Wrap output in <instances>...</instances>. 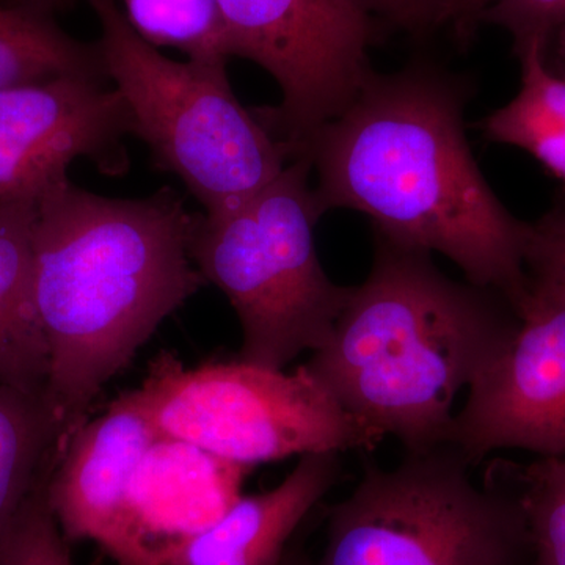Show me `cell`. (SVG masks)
Returning <instances> with one entry per match:
<instances>
[{
  "mask_svg": "<svg viewBox=\"0 0 565 565\" xmlns=\"http://www.w3.org/2000/svg\"><path fill=\"white\" fill-rule=\"evenodd\" d=\"M471 85L429 61L375 73L351 106L292 152L316 174L321 214L352 210L374 233L451 259L463 278L515 308L530 296L531 223L501 203L465 126Z\"/></svg>",
  "mask_w": 565,
  "mask_h": 565,
  "instance_id": "cell-1",
  "label": "cell"
},
{
  "mask_svg": "<svg viewBox=\"0 0 565 565\" xmlns=\"http://www.w3.org/2000/svg\"><path fill=\"white\" fill-rule=\"evenodd\" d=\"M193 221L170 188L110 199L66 181L39 203L33 292L50 345L55 457L88 422L103 386L207 285L189 250Z\"/></svg>",
  "mask_w": 565,
  "mask_h": 565,
  "instance_id": "cell-2",
  "label": "cell"
},
{
  "mask_svg": "<svg viewBox=\"0 0 565 565\" xmlns=\"http://www.w3.org/2000/svg\"><path fill=\"white\" fill-rule=\"evenodd\" d=\"M520 318L497 289L455 280L433 253L374 233L373 263L329 340L303 366L367 429L404 452L449 444L457 396L514 341Z\"/></svg>",
  "mask_w": 565,
  "mask_h": 565,
  "instance_id": "cell-3",
  "label": "cell"
},
{
  "mask_svg": "<svg viewBox=\"0 0 565 565\" xmlns=\"http://www.w3.org/2000/svg\"><path fill=\"white\" fill-rule=\"evenodd\" d=\"M311 174L307 159L294 158L244 202L195 214L191 258L239 319V362L285 370L329 340L348 302L351 286L330 280L319 259Z\"/></svg>",
  "mask_w": 565,
  "mask_h": 565,
  "instance_id": "cell-4",
  "label": "cell"
},
{
  "mask_svg": "<svg viewBox=\"0 0 565 565\" xmlns=\"http://www.w3.org/2000/svg\"><path fill=\"white\" fill-rule=\"evenodd\" d=\"M99 22L107 76L125 102L131 136L204 212L228 210L291 162L288 148L234 95L228 62H177L134 31L117 0H85Z\"/></svg>",
  "mask_w": 565,
  "mask_h": 565,
  "instance_id": "cell-5",
  "label": "cell"
},
{
  "mask_svg": "<svg viewBox=\"0 0 565 565\" xmlns=\"http://www.w3.org/2000/svg\"><path fill=\"white\" fill-rule=\"evenodd\" d=\"M456 446L404 452L363 468L359 484L327 509L313 565H527L533 542L519 493L479 486Z\"/></svg>",
  "mask_w": 565,
  "mask_h": 565,
  "instance_id": "cell-6",
  "label": "cell"
},
{
  "mask_svg": "<svg viewBox=\"0 0 565 565\" xmlns=\"http://www.w3.org/2000/svg\"><path fill=\"white\" fill-rule=\"evenodd\" d=\"M156 433L255 468L292 456L371 452L384 438L308 373L239 362L188 367L163 351L128 392Z\"/></svg>",
  "mask_w": 565,
  "mask_h": 565,
  "instance_id": "cell-7",
  "label": "cell"
},
{
  "mask_svg": "<svg viewBox=\"0 0 565 565\" xmlns=\"http://www.w3.org/2000/svg\"><path fill=\"white\" fill-rule=\"evenodd\" d=\"M228 57L277 81L281 102L256 117L289 154L340 117L373 74L381 24L351 0H215Z\"/></svg>",
  "mask_w": 565,
  "mask_h": 565,
  "instance_id": "cell-8",
  "label": "cell"
},
{
  "mask_svg": "<svg viewBox=\"0 0 565 565\" xmlns=\"http://www.w3.org/2000/svg\"><path fill=\"white\" fill-rule=\"evenodd\" d=\"M128 107L106 81L63 76L0 88V207L39 204L88 159L104 174L128 170Z\"/></svg>",
  "mask_w": 565,
  "mask_h": 565,
  "instance_id": "cell-9",
  "label": "cell"
},
{
  "mask_svg": "<svg viewBox=\"0 0 565 565\" xmlns=\"http://www.w3.org/2000/svg\"><path fill=\"white\" fill-rule=\"evenodd\" d=\"M501 359L468 388L449 445L476 467L503 449L565 457V302L530 291Z\"/></svg>",
  "mask_w": 565,
  "mask_h": 565,
  "instance_id": "cell-10",
  "label": "cell"
},
{
  "mask_svg": "<svg viewBox=\"0 0 565 565\" xmlns=\"http://www.w3.org/2000/svg\"><path fill=\"white\" fill-rule=\"evenodd\" d=\"M158 437L128 392L71 435L55 457L46 487L52 514L70 544L95 542L115 564L140 565L128 489L141 456Z\"/></svg>",
  "mask_w": 565,
  "mask_h": 565,
  "instance_id": "cell-11",
  "label": "cell"
},
{
  "mask_svg": "<svg viewBox=\"0 0 565 565\" xmlns=\"http://www.w3.org/2000/svg\"><path fill=\"white\" fill-rule=\"evenodd\" d=\"M252 467L159 435L128 489V515L140 565H159L174 545L206 530L243 497Z\"/></svg>",
  "mask_w": 565,
  "mask_h": 565,
  "instance_id": "cell-12",
  "label": "cell"
},
{
  "mask_svg": "<svg viewBox=\"0 0 565 565\" xmlns=\"http://www.w3.org/2000/svg\"><path fill=\"white\" fill-rule=\"evenodd\" d=\"M341 475L340 455L302 456L280 484L243 494L217 522L169 550L159 565H278L292 535Z\"/></svg>",
  "mask_w": 565,
  "mask_h": 565,
  "instance_id": "cell-13",
  "label": "cell"
},
{
  "mask_svg": "<svg viewBox=\"0 0 565 565\" xmlns=\"http://www.w3.org/2000/svg\"><path fill=\"white\" fill-rule=\"evenodd\" d=\"M39 204L0 207V384L46 397L50 345L33 292Z\"/></svg>",
  "mask_w": 565,
  "mask_h": 565,
  "instance_id": "cell-14",
  "label": "cell"
},
{
  "mask_svg": "<svg viewBox=\"0 0 565 565\" xmlns=\"http://www.w3.org/2000/svg\"><path fill=\"white\" fill-rule=\"evenodd\" d=\"M520 90L481 121L484 137L533 156L565 188V74L557 73L537 40L514 44Z\"/></svg>",
  "mask_w": 565,
  "mask_h": 565,
  "instance_id": "cell-15",
  "label": "cell"
},
{
  "mask_svg": "<svg viewBox=\"0 0 565 565\" xmlns=\"http://www.w3.org/2000/svg\"><path fill=\"white\" fill-rule=\"evenodd\" d=\"M63 76L109 82L98 43L74 39L51 14L0 2V88Z\"/></svg>",
  "mask_w": 565,
  "mask_h": 565,
  "instance_id": "cell-16",
  "label": "cell"
},
{
  "mask_svg": "<svg viewBox=\"0 0 565 565\" xmlns=\"http://www.w3.org/2000/svg\"><path fill=\"white\" fill-rule=\"evenodd\" d=\"M57 444L46 397L0 384V542L50 473Z\"/></svg>",
  "mask_w": 565,
  "mask_h": 565,
  "instance_id": "cell-17",
  "label": "cell"
},
{
  "mask_svg": "<svg viewBox=\"0 0 565 565\" xmlns=\"http://www.w3.org/2000/svg\"><path fill=\"white\" fill-rule=\"evenodd\" d=\"M134 31L154 47H173L189 61L228 62L215 0H121Z\"/></svg>",
  "mask_w": 565,
  "mask_h": 565,
  "instance_id": "cell-18",
  "label": "cell"
},
{
  "mask_svg": "<svg viewBox=\"0 0 565 565\" xmlns=\"http://www.w3.org/2000/svg\"><path fill=\"white\" fill-rule=\"evenodd\" d=\"M534 565H565V457H537L516 475Z\"/></svg>",
  "mask_w": 565,
  "mask_h": 565,
  "instance_id": "cell-19",
  "label": "cell"
},
{
  "mask_svg": "<svg viewBox=\"0 0 565 565\" xmlns=\"http://www.w3.org/2000/svg\"><path fill=\"white\" fill-rule=\"evenodd\" d=\"M50 475L41 479L0 542V565H73L70 542L47 503Z\"/></svg>",
  "mask_w": 565,
  "mask_h": 565,
  "instance_id": "cell-20",
  "label": "cell"
},
{
  "mask_svg": "<svg viewBox=\"0 0 565 565\" xmlns=\"http://www.w3.org/2000/svg\"><path fill=\"white\" fill-rule=\"evenodd\" d=\"M525 273L531 292L565 302V206L531 223Z\"/></svg>",
  "mask_w": 565,
  "mask_h": 565,
  "instance_id": "cell-21",
  "label": "cell"
},
{
  "mask_svg": "<svg viewBox=\"0 0 565 565\" xmlns=\"http://www.w3.org/2000/svg\"><path fill=\"white\" fill-rule=\"evenodd\" d=\"M481 24L504 29L514 44L537 40L546 51L565 32V0H494Z\"/></svg>",
  "mask_w": 565,
  "mask_h": 565,
  "instance_id": "cell-22",
  "label": "cell"
},
{
  "mask_svg": "<svg viewBox=\"0 0 565 565\" xmlns=\"http://www.w3.org/2000/svg\"><path fill=\"white\" fill-rule=\"evenodd\" d=\"M379 24L392 25L415 39L455 20L456 0H351Z\"/></svg>",
  "mask_w": 565,
  "mask_h": 565,
  "instance_id": "cell-23",
  "label": "cell"
},
{
  "mask_svg": "<svg viewBox=\"0 0 565 565\" xmlns=\"http://www.w3.org/2000/svg\"><path fill=\"white\" fill-rule=\"evenodd\" d=\"M494 0H456L455 20L451 22L456 40L460 46H467L475 39L476 31L481 25L482 13Z\"/></svg>",
  "mask_w": 565,
  "mask_h": 565,
  "instance_id": "cell-24",
  "label": "cell"
},
{
  "mask_svg": "<svg viewBox=\"0 0 565 565\" xmlns=\"http://www.w3.org/2000/svg\"><path fill=\"white\" fill-rule=\"evenodd\" d=\"M0 2L7 3V6L21 7V9L40 11V13L55 17V14L61 13V11L71 9V7L79 2V0H0Z\"/></svg>",
  "mask_w": 565,
  "mask_h": 565,
  "instance_id": "cell-25",
  "label": "cell"
},
{
  "mask_svg": "<svg viewBox=\"0 0 565 565\" xmlns=\"http://www.w3.org/2000/svg\"><path fill=\"white\" fill-rule=\"evenodd\" d=\"M278 565H313L307 553L303 552L302 546L294 545L288 548L286 555L282 556L281 563Z\"/></svg>",
  "mask_w": 565,
  "mask_h": 565,
  "instance_id": "cell-26",
  "label": "cell"
}]
</instances>
